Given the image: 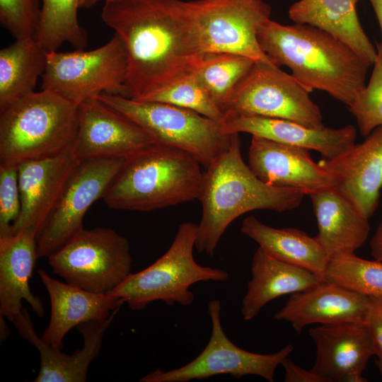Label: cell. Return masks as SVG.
<instances>
[{
	"instance_id": "6da1fadb",
	"label": "cell",
	"mask_w": 382,
	"mask_h": 382,
	"mask_svg": "<svg viewBox=\"0 0 382 382\" xmlns=\"http://www.w3.org/2000/svg\"><path fill=\"white\" fill-rule=\"evenodd\" d=\"M100 16L126 51L125 98L139 99L194 71L201 61L182 0H105Z\"/></svg>"
},
{
	"instance_id": "7a4b0ae2",
	"label": "cell",
	"mask_w": 382,
	"mask_h": 382,
	"mask_svg": "<svg viewBox=\"0 0 382 382\" xmlns=\"http://www.w3.org/2000/svg\"><path fill=\"white\" fill-rule=\"evenodd\" d=\"M257 41L272 64L289 67L311 92L323 91L349 106L366 85L371 65L348 45L317 27L269 19L259 28Z\"/></svg>"
},
{
	"instance_id": "3957f363",
	"label": "cell",
	"mask_w": 382,
	"mask_h": 382,
	"mask_svg": "<svg viewBox=\"0 0 382 382\" xmlns=\"http://www.w3.org/2000/svg\"><path fill=\"white\" fill-rule=\"evenodd\" d=\"M238 134H233L230 148L203 173L198 199L202 212L195 243L199 253L212 256L228 226L240 216L256 209L292 210L305 195L260 180L242 158Z\"/></svg>"
},
{
	"instance_id": "277c9868",
	"label": "cell",
	"mask_w": 382,
	"mask_h": 382,
	"mask_svg": "<svg viewBox=\"0 0 382 382\" xmlns=\"http://www.w3.org/2000/svg\"><path fill=\"white\" fill-rule=\"evenodd\" d=\"M189 153L152 144L125 158L103 199L111 209L148 212L199 199L203 172Z\"/></svg>"
},
{
	"instance_id": "5b68a950",
	"label": "cell",
	"mask_w": 382,
	"mask_h": 382,
	"mask_svg": "<svg viewBox=\"0 0 382 382\" xmlns=\"http://www.w3.org/2000/svg\"><path fill=\"white\" fill-rule=\"evenodd\" d=\"M79 106L49 90L33 92L0 110V166L50 158L73 145Z\"/></svg>"
},
{
	"instance_id": "8992f818",
	"label": "cell",
	"mask_w": 382,
	"mask_h": 382,
	"mask_svg": "<svg viewBox=\"0 0 382 382\" xmlns=\"http://www.w3.org/2000/svg\"><path fill=\"white\" fill-rule=\"evenodd\" d=\"M197 225L183 222L178 226L166 252L154 263L131 273L111 294L120 299L134 311L142 310L155 301L168 306L192 303L190 286L200 282H225L228 273L221 269L198 264L193 255Z\"/></svg>"
},
{
	"instance_id": "52a82bcc",
	"label": "cell",
	"mask_w": 382,
	"mask_h": 382,
	"mask_svg": "<svg viewBox=\"0 0 382 382\" xmlns=\"http://www.w3.org/2000/svg\"><path fill=\"white\" fill-rule=\"evenodd\" d=\"M98 98L136 122L156 144L185 151L205 168L231 145L233 134H224L221 123L193 110L117 95Z\"/></svg>"
},
{
	"instance_id": "ba28073f",
	"label": "cell",
	"mask_w": 382,
	"mask_h": 382,
	"mask_svg": "<svg viewBox=\"0 0 382 382\" xmlns=\"http://www.w3.org/2000/svg\"><path fill=\"white\" fill-rule=\"evenodd\" d=\"M127 58L120 37L95 50L48 52L42 89L76 105L101 94L125 96Z\"/></svg>"
},
{
	"instance_id": "9c48e42d",
	"label": "cell",
	"mask_w": 382,
	"mask_h": 382,
	"mask_svg": "<svg viewBox=\"0 0 382 382\" xmlns=\"http://www.w3.org/2000/svg\"><path fill=\"white\" fill-rule=\"evenodd\" d=\"M47 258L53 273L96 294H112L132 273L129 243L110 228H83Z\"/></svg>"
},
{
	"instance_id": "30bf717a",
	"label": "cell",
	"mask_w": 382,
	"mask_h": 382,
	"mask_svg": "<svg viewBox=\"0 0 382 382\" xmlns=\"http://www.w3.org/2000/svg\"><path fill=\"white\" fill-rule=\"evenodd\" d=\"M310 93L292 74L274 64L255 62L227 103L224 120L236 116H260L322 128L325 126L320 109Z\"/></svg>"
},
{
	"instance_id": "8fae6325",
	"label": "cell",
	"mask_w": 382,
	"mask_h": 382,
	"mask_svg": "<svg viewBox=\"0 0 382 382\" xmlns=\"http://www.w3.org/2000/svg\"><path fill=\"white\" fill-rule=\"evenodd\" d=\"M202 53L226 52L272 63L257 41L260 26L270 19L263 0L183 1Z\"/></svg>"
},
{
	"instance_id": "7c38bea8",
	"label": "cell",
	"mask_w": 382,
	"mask_h": 382,
	"mask_svg": "<svg viewBox=\"0 0 382 382\" xmlns=\"http://www.w3.org/2000/svg\"><path fill=\"white\" fill-rule=\"evenodd\" d=\"M221 303L212 299L207 305L212 332L208 343L200 354L185 365L162 371L156 369L140 378L141 382H187L202 380L220 374L239 378L255 375L269 382L274 381L275 370L293 352L286 345L272 354H258L245 350L233 343L224 332L221 321Z\"/></svg>"
},
{
	"instance_id": "4fadbf2b",
	"label": "cell",
	"mask_w": 382,
	"mask_h": 382,
	"mask_svg": "<svg viewBox=\"0 0 382 382\" xmlns=\"http://www.w3.org/2000/svg\"><path fill=\"white\" fill-rule=\"evenodd\" d=\"M125 158L80 162L37 237L38 258L48 257L84 228V216L103 197Z\"/></svg>"
},
{
	"instance_id": "5bb4252c",
	"label": "cell",
	"mask_w": 382,
	"mask_h": 382,
	"mask_svg": "<svg viewBox=\"0 0 382 382\" xmlns=\"http://www.w3.org/2000/svg\"><path fill=\"white\" fill-rule=\"evenodd\" d=\"M156 144L136 122L98 97L79 105V125L73 144L80 162L126 158Z\"/></svg>"
},
{
	"instance_id": "9a60e30c",
	"label": "cell",
	"mask_w": 382,
	"mask_h": 382,
	"mask_svg": "<svg viewBox=\"0 0 382 382\" xmlns=\"http://www.w3.org/2000/svg\"><path fill=\"white\" fill-rule=\"evenodd\" d=\"M248 166L267 185L294 189L305 195L335 188V176L313 161L309 150L252 136Z\"/></svg>"
},
{
	"instance_id": "2e32d148",
	"label": "cell",
	"mask_w": 382,
	"mask_h": 382,
	"mask_svg": "<svg viewBox=\"0 0 382 382\" xmlns=\"http://www.w3.org/2000/svg\"><path fill=\"white\" fill-rule=\"evenodd\" d=\"M79 163L71 145L56 156L18 166L21 207L13 234L32 229L37 237Z\"/></svg>"
},
{
	"instance_id": "e0dca14e",
	"label": "cell",
	"mask_w": 382,
	"mask_h": 382,
	"mask_svg": "<svg viewBox=\"0 0 382 382\" xmlns=\"http://www.w3.org/2000/svg\"><path fill=\"white\" fill-rule=\"evenodd\" d=\"M308 334L316 347L311 371L324 382L367 381L362 373L374 351L364 323L319 325Z\"/></svg>"
},
{
	"instance_id": "ac0fdd59",
	"label": "cell",
	"mask_w": 382,
	"mask_h": 382,
	"mask_svg": "<svg viewBox=\"0 0 382 382\" xmlns=\"http://www.w3.org/2000/svg\"><path fill=\"white\" fill-rule=\"evenodd\" d=\"M336 178L335 189L370 218L382 188V125L360 144L332 159L318 162Z\"/></svg>"
},
{
	"instance_id": "d6986e66",
	"label": "cell",
	"mask_w": 382,
	"mask_h": 382,
	"mask_svg": "<svg viewBox=\"0 0 382 382\" xmlns=\"http://www.w3.org/2000/svg\"><path fill=\"white\" fill-rule=\"evenodd\" d=\"M224 134L248 133L279 143L314 150L332 159L356 144L353 125L340 128H313L284 119L260 116H236L221 124Z\"/></svg>"
},
{
	"instance_id": "ffe728a7",
	"label": "cell",
	"mask_w": 382,
	"mask_h": 382,
	"mask_svg": "<svg viewBox=\"0 0 382 382\" xmlns=\"http://www.w3.org/2000/svg\"><path fill=\"white\" fill-rule=\"evenodd\" d=\"M369 298L339 285L321 282L306 290L290 294L274 316L290 323L296 332L312 324L344 322L364 323Z\"/></svg>"
},
{
	"instance_id": "44dd1931",
	"label": "cell",
	"mask_w": 382,
	"mask_h": 382,
	"mask_svg": "<svg viewBox=\"0 0 382 382\" xmlns=\"http://www.w3.org/2000/svg\"><path fill=\"white\" fill-rule=\"evenodd\" d=\"M120 308L107 318L81 323L76 328L83 338V347L69 355L54 349L37 335L28 312L23 310L12 323L19 334L40 353V369L35 382H84L90 364L98 357L105 331Z\"/></svg>"
},
{
	"instance_id": "7402d4cb",
	"label": "cell",
	"mask_w": 382,
	"mask_h": 382,
	"mask_svg": "<svg viewBox=\"0 0 382 382\" xmlns=\"http://www.w3.org/2000/svg\"><path fill=\"white\" fill-rule=\"evenodd\" d=\"M37 273L51 303L50 323L41 339L54 349H62L64 337L74 327L107 318L124 303L111 294H96L61 282L42 269H39Z\"/></svg>"
},
{
	"instance_id": "603a6c76",
	"label": "cell",
	"mask_w": 382,
	"mask_h": 382,
	"mask_svg": "<svg viewBox=\"0 0 382 382\" xmlns=\"http://www.w3.org/2000/svg\"><path fill=\"white\" fill-rule=\"evenodd\" d=\"M37 258L34 230L24 229L0 237V313L11 322L23 312V300L38 316H44L43 303L29 286Z\"/></svg>"
},
{
	"instance_id": "cb8c5ba5",
	"label": "cell",
	"mask_w": 382,
	"mask_h": 382,
	"mask_svg": "<svg viewBox=\"0 0 382 382\" xmlns=\"http://www.w3.org/2000/svg\"><path fill=\"white\" fill-rule=\"evenodd\" d=\"M309 197L318 228L315 237L329 260L354 253L368 238L369 218L335 188L320 190Z\"/></svg>"
},
{
	"instance_id": "d4e9b609",
	"label": "cell",
	"mask_w": 382,
	"mask_h": 382,
	"mask_svg": "<svg viewBox=\"0 0 382 382\" xmlns=\"http://www.w3.org/2000/svg\"><path fill=\"white\" fill-rule=\"evenodd\" d=\"M250 272L241 306V314L246 321L257 316L274 299L306 290L321 282L312 272L278 260L260 247L253 254Z\"/></svg>"
},
{
	"instance_id": "484cf974",
	"label": "cell",
	"mask_w": 382,
	"mask_h": 382,
	"mask_svg": "<svg viewBox=\"0 0 382 382\" xmlns=\"http://www.w3.org/2000/svg\"><path fill=\"white\" fill-rule=\"evenodd\" d=\"M358 1L299 0L290 6L288 14L295 23L313 25L333 35L371 66L377 52L359 22Z\"/></svg>"
},
{
	"instance_id": "4316f807",
	"label": "cell",
	"mask_w": 382,
	"mask_h": 382,
	"mask_svg": "<svg viewBox=\"0 0 382 382\" xmlns=\"http://www.w3.org/2000/svg\"><path fill=\"white\" fill-rule=\"evenodd\" d=\"M241 231L274 258L303 268L325 281L329 258L316 237L294 228L269 226L254 216L243 221Z\"/></svg>"
},
{
	"instance_id": "83f0119b",
	"label": "cell",
	"mask_w": 382,
	"mask_h": 382,
	"mask_svg": "<svg viewBox=\"0 0 382 382\" xmlns=\"http://www.w3.org/2000/svg\"><path fill=\"white\" fill-rule=\"evenodd\" d=\"M47 52L35 37L16 39L0 50V110L34 92Z\"/></svg>"
},
{
	"instance_id": "f1b7e54d",
	"label": "cell",
	"mask_w": 382,
	"mask_h": 382,
	"mask_svg": "<svg viewBox=\"0 0 382 382\" xmlns=\"http://www.w3.org/2000/svg\"><path fill=\"white\" fill-rule=\"evenodd\" d=\"M80 0H42L35 40L48 52L58 50L66 42L83 50L88 34L79 21Z\"/></svg>"
},
{
	"instance_id": "f546056e",
	"label": "cell",
	"mask_w": 382,
	"mask_h": 382,
	"mask_svg": "<svg viewBox=\"0 0 382 382\" xmlns=\"http://www.w3.org/2000/svg\"><path fill=\"white\" fill-rule=\"evenodd\" d=\"M255 62L232 53L207 52L193 73L224 112L235 88Z\"/></svg>"
},
{
	"instance_id": "4dcf8cb0",
	"label": "cell",
	"mask_w": 382,
	"mask_h": 382,
	"mask_svg": "<svg viewBox=\"0 0 382 382\" xmlns=\"http://www.w3.org/2000/svg\"><path fill=\"white\" fill-rule=\"evenodd\" d=\"M369 298L382 299V262L354 253L329 260L325 281Z\"/></svg>"
},
{
	"instance_id": "1f68e13d",
	"label": "cell",
	"mask_w": 382,
	"mask_h": 382,
	"mask_svg": "<svg viewBox=\"0 0 382 382\" xmlns=\"http://www.w3.org/2000/svg\"><path fill=\"white\" fill-rule=\"evenodd\" d=\"M137 100L163 103L191 110L221 124L225 119L222 109L193 71L177 78Z\"/></svg>"
},
{
	"instance_id": "d6a6232c",
	"label": "cell",
	"mask_w": 382,
	"mask_h": 382,
	"mask_svg": "<svg viewBox=\"0 0 382 382\" xmlns=\"http://www.w3.org/2000/svg\"><path fill=\"white\" fill-rule=\"evenodd\" d=\"M367 84L348 106L361 136H368L382 125V57L377 54Z\"/></svg>"
},
{
	"instance_id": "836d02e7",
	"label": "cell",
	"mask_w": 382,
	"mask_h": 382,
	"mask_svg": "<svg viewBox=\"0 0 382 382\" xmlns=\"http://www.w3.org/2000/svg\"><path fill=\"white\" fill-rule=\"evenodd\" d=\"M42 0H0V22L16 39L35 37Z\"/></svg>"
},
{
	"instance_id": "e575fe53",
	"label": "cell",
	"mask_w": 382,
	"mask_h": 382,
	"mask_svg": "<svg viewBox=\"0 0 382 382\" xmlns=\"http://www.w3.org/2000/svg\"><path fill=\"white\" fill-rule=\"evenodd\" d=\"M21 207L18 166H0V237L13 234Z\"/></svg>"
},
{
	"instance_id": "d590c367",
	"label": "cell",
	"mask_w": 382,
	"mask_h": 382,
	"mask_svg": "<svg viewBox=\"0 0 382 382\" xmlns=\"http://www.w3.org/2000/svg\"><path fill=\"white\" fill-rule=\"evenodd\" d=\"M364 325L372 342L374 355L382 358V299L369 298Z\"/></svg>"
},
{
	"instance_id": "8d00e7d4",
	"label": "cell",
	"mask_w": 382,
	"mask_h": 382,
	"mask_svg": "<svg viewBox=\"0 0 382 382\" xmlns=\"http://www.w3.org/2000/svg\"><path fill=\"white\" fill-rule=\"evenodd\" d=\"M282 365L284 368L285 382H324L317 374L310 370H306L286 358Z\"/></svg>"
},
{
	"instance_id": "74e56055",
	"label": "cell",
	"mask_w": 382,
	"mask_h": 382,
	"mask_svg": "<svg viewBox=\"0 0 382 382\" xmlns=\"http://www.w3.org/2000/svg\"><path fill=\"white\" fill-rule=\"evenodd\" d=\"M371 253L375 260L382 262V220L370 241Z\"/></svg>"
},
{
	"instance_id": "f35d334b",
	"label": "cell",
	"mask_w": 382,
	"mask_h": 382,
	"mask_svg": "<svg viewBox=\"0 0 382 382\" xmlns=\"http://www.w3.org/2000/svg\"><path fill=\"white\" fill-rule=\"evenodd\" d=\"M369 1L375 12L381 29V41L377 45L376 52L378 55L382 57V0H369Z\"/></svg>"
},
{
	"instance_id": "ab89813d",
	"label": "cell",
	"mask_w": 382,
	"mask_h": 382,
	"mask_svg": "<svg viewBox=\"0 0 382 382\" xmlns=\"http://www.w3.org/2000/svg\"><path fill=\"white\" fill-rule=\"evenodd\" d=\"M102 0H80V8H90Z\"/></svg>"
},
{
	"instance_id": "60d3db41",
	"label": "cell",
	"mask_w": 382,
	"mask_h": 382,
	"mask_svg": "<svg viewBox=\"0 0 382 382\" xmlns=\"http://www.w3.org/2000/svg\"><path fill=\"white\" fill-rule=\"evenodd\" d=\"M376 364L382 378V358H378Z\"/></svg>"
}]
</instances>
